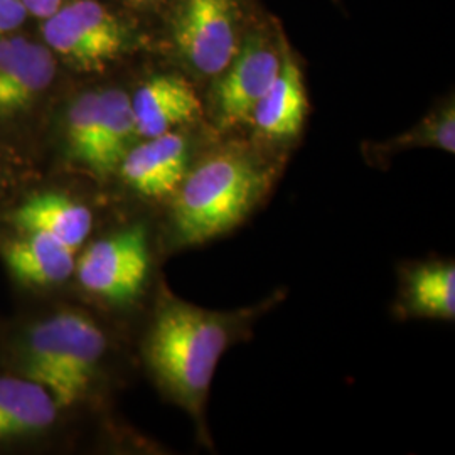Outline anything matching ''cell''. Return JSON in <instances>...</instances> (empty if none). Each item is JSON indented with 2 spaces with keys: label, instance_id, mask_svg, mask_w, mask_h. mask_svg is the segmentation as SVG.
<instances>
[{
  "label": "cell",
  "instance_id": "cell-10",
  "mask_svg": "<svg viewBox=\"0 0 455 455\" xmlns=\"http://www.w3.org/2000/svg\"><path fill=\"white\" fill-rule=\"evenodd\" d=\"M56 75L48 46L14 36L0 37V116H12L31 107Z\"/></svg>",
  "mask_w": 455,
  "mask_h": 455
},
{
  "label": "cell",
  "instance_id": "cell-12",
  "mask_svg": "<svg viewBox=\"0 0 455 455\" xmlns=\"http://www.w3.org/2000/svg\"><path fill=\"white\" fill-rule=\"evenodd\" d=\"M2 248L9 272L26 285H54L75 274V251L48 235L20 231Z\"/></svg>",
  "mask_w": 455,
  "mask_h": 455
},
{
  "label": "cell",
  "instance_id": "cell-22",
  "mask_svg": "<svg viewBox=\"0 0 455 455\" xmlns=\"http://www.w3.org/2000/svg\"><path fill=\"white\" fill-rule=\"evenodd\" d=\"M2 2H4V0H0V4H2Z\"/></svg>",
  "mask_w": 455,
  "mask_h": 455
},
{
  "label": "cell",
  "instance_id": "cell-3",
  "mask_svg": "<svg viewBox=\"0 0 455 455\" xmlns=\"http://www.w3.org/2000/svg\"><path fill=\"white\" fill-rule=\"evenodd\" d=\"M105 353V336L80 312H61L34 325L26 349V378L58 407H71L90 388Z\"/></svg>",
  "mask_w": 455,
  "mask_h": 455
},
{
  "label": "cell",
  "instance_id": "cell-4",
  "mask_svg": "<svg viewBox=\"0 0 455 455\" xmlns=\"http://www.w3.org/2000/svg\"><path fill=\"white\" fill-rule=\"evenodd\" d=\"M167 43L189 75L214 80L233 61L257 14L250 0H171Z\"/></svg>",
  "mask_w": 455,
  "mask_h": 455
},
{
  "label": "cell",
  "instance_id": "cell-5",
  "mask_svg": "<svg viewBox=\"0 0 455 455\" xmlns=\"http://www.w3.org/2000/svg\"><path fill=\"white\" fill-rule=\"evenodd\" d=\"M287 44L276 19H255L233 61L212 80V120L220 131L250 125L255 107L275 82Z\"/></svg>",
  "mask_w": 455,
  "mask_h": 455
},
{
  "label": "cell",
  "instance_id": "cell-16",
  "mask_svg": "<svg viewBox=\"0 0 455 455\" xmlns=\"http://www.w3.org/2000/svg\"><path fill=\"white\" fill-rule=\"evenodd\" d=\"M408 309L417 315L452 321L455 317L454 263H427L410 272Z\"/></svg>",
  "mask_w": 455,
  "mask_h": 455
},
{
  "label": "cell",
  "instance_id": "cell-14",
  "mask_svg": "<svg viewBox=\"0 0 455 455\" xmlns=\"http://www.w3.org/2000/svg\"><path fill=\"white\" fill-rule=\"evenodd\" d=\"M58 403L29 378H0V440L41 432L52 425Z\"/></svg>",
  "mask_w": 455,
  "mask_h": 455
},
{
  "label": "cell",
  "instance_id": "cell-20",
  "mask_svg": "<svg viewBox=\"0 0 455 455\" xmlns=\"http://www.w3.org/2000/svg\"><path fill=\"white\" fill-rule=\"evenodd\" d=\"M20 2L24 4V7L28 9L29 14L43 17V19L52 16L63 5L61 0H20Z\"/></svg>",
  "mask_w": 455,
  "mask_h": 455
},
{
  "label": "cell",
  "instance_id": "cell-1",
  "mask_svg": "<svg viewBox=\"0 0 455 455\" xmlns=\"http://www.w3.org/2000/svg\"><path fill=\"white\" fill-rule=\"evenodd\" d=\"M270 182V165L251 148L228 146L216 150L188 171L178 188L172 210L178 243H204L238 227Z\"/></svg>",
  "mask_w": 455,
  "mask_h": 455
},
{
  "label": "cell",
  "instance_id": "cell-2",
  "mask_svg": "<svg viewBox=\"0 0 455 455\" xmlns=\"http://www.w3.org/2000/svg\"><path fill=\"white\" fill-rule=\"evenodd\" d=\"M235 317L167 299L147 338V359L174 400L199 419L218 361L233 341Z\"/></svg>",
  "mask_w": 455,
  "mask_h": 455
},
{
  "label": "cell",
  "instance_id": "cell-8",
  "mask_svg": "<svg viewBox=\"0 0 455 455\" xmlns=\"http://www.w3.org/2000/svg\"><path fill=\"white\" fill-rule=\"evenodd\" d=\"M139 137L150 139L195 124L204 107L189 78L161 73L142 83L131 97Z\"/></svg>",
  "mask_w": 455,
  "mask_h": 455
},
{
  "label": "cell",
  "instance_id": "cell-15",
  "mask_svg": "<svg viewBox=\"0 0 455 455\" xmlns=\"http://www.w3.org/2000/svg\"><path fill=\"white\" fill-rule=\"evenodd\" d=\"M139 137L131 95L118 88L100 90V122L92 172L107 176L118 169Z\"/></svg>",
  "mask_w": 455,
  "mask_h": 455
},
{
  "label": "cell",
  "instance_id": "cell-6",
  "mask_svg": "<svg viewBox=\"0 0 455 455\" xmlns=\"http://www.w3.org/2000/svg\"><path fill=\"white\" fill-rule=\"evenodd\" d=\"M44 20L46 46L80 71L114 65L137 43L131 22L98 0H73Z\"/></svg>",
  "mask_w": 455,
  "mask_h": 455
},
{
  "label": "cell",
  "instance_id": "cell-19",
  "mask_svg": "<svg viewBox=\"0 0 455 455\" xmlns=\"http://www.w3.org/2000/svg\"><path fill=\"white\" fill-rule=\"evenodd\" d=\"M28 14L29 12L20 0H4L0 4V37L14 33Z\"/></svg>",
  "mask_w": 455,
  "mask_h": 455
},
{
  "label": "cell",
  "instance_id": "cell-7",
  "mask_svg": "<svg viewBox=\"0 0 455 455\" xmlns=\"http://www.w3.org/2000/svg\"><path fill=\"white\" fill-rule=\"evenodd\" d=\"M148 265L146 229L132 227L92 244L76 261L75 274L84 291L125 304L142 291Z\"/></svg>",
  "mask_w": 455,
  "mask_h": 455
},
{
  "label": "cell",
  "instance_id": "cell-9",
  "mask_svg": "<svg viewBox=\"0 0 455 455\" xmlns=\"http://www.w3.org/2000/svg\"><path fill=\"white\" fill-rule=\"evenodd\" d=\"M118 171L139 195H174L189 171V144L178 131L150 137L132 147Z\"/></svg>",
  "mask_w": 455,
  "mask_h": 455
},
{
  "label": "cell",
  "instance_id": "cell-21",
  "mask_svg": "<svg viewBox=\"0 0 455 455\" xmlns=\"http://www.w3.org/2000/svg\"><path fill=\"white\" fill-rule=\"evenodd\" d=\"M140 4H146V5H167L171 0H137Z\"/></svg>",
  "mask_w": 455,
  "mask_h": 455
},
{
  "label": "cell",
  "instance_id": "cell-13",
  "mask_svg": "<svg viewBox=\"0 0 455 455\" xmlns=\"http://www.w3.org/2000/svg\"><path fill=\"white\" fill-rule=\"evenodd\" d=\"M12 223L20 231L48 235L76 251L88 238L93 218L82 203L65 195L46 193L24 201L12 214Z\"/></svg>",
  "mask_w": 455,
  "mask_h": 455
},
{
  "label": "cell",
  "instance_id": "cell-18",
  "mask_svg": "<svg viewBox=\"0 0 455 455\" xmlns=\"http://www.w3.org/2000/svg\"><path fill=\"white\" fill-rule=\"evenodd\" d=\"M410 147H432L449 154L455 152V107L454 100L432 110L407 133L393 139L388 148H410Z\"/></svg>",
  "mask_w": 455,
  "mask_h": 455
},
{
  "label": "cell",
  "instance_id": "cell-17",
  "mask_svg": "<svg viewBox=\"0 0 455 455\" xmlns=\"http://www.w3.org/2000/svg\"><path fill=\"white\" fill-rule=\"evenodd\" d=\"M100 92H84L75 98L66 116V139L75 161L93 169L97 154Z\"/></svg>",
  "mask_w": 455,
  "mask_h": 455
},
{
  "label": "cell",
  "instance_id": "cell-11",
  "mask_svg": "<svg viewBox=\"0 0 455 455\" xmlns=\"http://www.w3.org/2000/svg\"><path fill=\"white\" fill-rule=\"evenodd\" d=\"M309 100L304 73L287 44L275 82L255 107L250 125L261 139L287 142L297 139L306 125Z\"/></svg>",
  "mask_w": 455,
  "mask_h": 455
}]
</instances>
